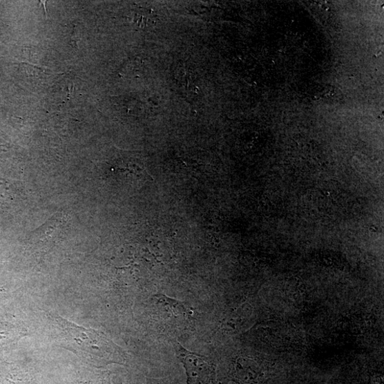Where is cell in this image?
Wrapping results in <instances>:
<instances>
[{"label": "cell", "instance_id": "cell-1", "mask_svg": "<svg viewBox=\"0 0 384 384\" xmlns=\"http://www.w3.org/2000/svg\"><path fill=\"white\" fill-rule=\"evenodd\" d=\"M66 348L79 356L92 360H109L122 350L100 332L79 326L61 317L51 316Z\"/></svg>", "mask_w": 384, "mask_h": 384}, {"label": "cell", "instance_id": "cell-2", "mask_svg": "<svg viewBox=\"0 0 384 384\" xmlns=\"http://www.w3.org/2000/svg\"><path fill=\"white\" fill-rule=\"evenodd\" d=\"M176 354L185 369L187 384H211L215 367L207 357L191 352L178 343H174Z\"/></svg>", "mask_w": 384, "mask_h": 384}, {"label": "cell", "instance_id": "cell-3", "mask_svg": "<svg viewBox=\"0 0 384 384\" xmlns=\"http://www.w3.org/2000/svg\"><path fill=\"white\" fill-rule=\"evenodd\" d=\"M5 296L4 291L3 289H0V298H3Z\"/></svg>", "mask_w": 384, "mask_h": 384}]
</instances>
